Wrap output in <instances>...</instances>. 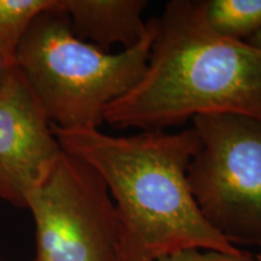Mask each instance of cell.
Returning <instances> with one entry per match:
<instances>
[{
	"instance_id": "3",
	"label": "cell",
	"mask_w": 261,
	"mask_h": 261,
	"mask_svg": "<svg viewBox=\"0 0 261 261\" xmlns=\"http://www.w3.org/2000/svg\"><path fill=\"white\" fill-rule=\"evenodd\" d=\"M148 24V34L137 46L104 51L77 38L67 16L54 6L31 24L15 67L52 125L62 129L99 128L106 108L129 92L145 73L154 19Z\"/></svg>"
},
{
	"instance_id": "5",
	"label": "cell",
	"mask_w": 261,
	"mask_h": 261,
	"mask_svg": "<svg viewBox=\"0 0 261 261\" xmlns=\"http://www.w3.org/2000/svg\"><path fill=\"white\" fill-rule=\"evenodd\" d=\"M37 261H120L115 205L96 169L64 150L25 198Z\"/></svg>"
},
{
	"instance_id": "10",
	"label": "cell",
	"mask_w": 261,
	"mask_h": 261,
	"mask_svg": "<svg viewBox=\"0 0 261 261\" xmlns=\"http://www.w3.org/2000/svg\"><path fill=\"white\" fill-rule=\"evenodd\" d=\"M159 261H257L256 256L243 252L240 254H226L215 250L189 249L171 255L163 256Z\"/></svg>"
},
{
	"instance_id": "13",
	"label": "cell",
	"mask_w": 261,
	"mask_h": 261,
	"mask_svg": "<svg viewBox=\"0 0 261 261\" xmlns=\"http://www.w3.org/2000/svg\"><path fill=\"white\" fill-rule=\"evenodd\" d=\"M256 260H257V261H261V254H259V255L256 256Z\"/></svg>"
},
{
	"instance_id": "15",
	"label": "cell",
	"mask_w": 261,
	"mask_h": 261,
	"mask_svg": "<svg viewBox=\"0 0 261 261\" xmlns=\"http://www.w3.org/2000/svg\"><path fill=\"white\" fill-rule=\"evenodd\" d=\"M33 261H37V260H35V259H34V260H33Z\"/></svg>"
},
{
	"instance_id": "7",
	"label": "cell",
	"mask_w": 261,
	"mask_h": 261,
	"mask_svg": "<svg viewBox=\"0 0 261 261\" xmlns=\"http://www.w3.org/2000/svg\"><path fill=\"white\" fill-rule=\"evenodd\" d=\"M148 5L146 0H56L55 8L67 16L77 38L109 51L114 45L128 50L145 38Z\"/></svg>"
},
{
	"instance_id": "6",
	"label": "cell",
	"mask_w": 261,
	"mask_h": 261,
	"mask_svg": "<svg viewBox=\"0 0 261 261\" xmlns=\"http://www.w3.org/2000/svg\"><path fill=\"white\" fill-rule=\"evenodd\" d=\"M62 150L37 96L12 67L0 84V197L25 208Z\"/></svg>"
},
{
	"instance_id": "11",
	"label": "cell",
	"mask_w": 261,
	"mask_h": 261,
	"mask_svg": "<svg viewBox=\"0 0 261 261\" xmlns=\"http://www.w3.org/2000/svg\"><path fill=\"white\" fill-rule=\"evenodd\" d=\"M246 42H248L249 45H253V46L261 48V31L257 32L256 34H254L253 37L247 39Z\"/></svg>"
},
{
	"instance_id": "1",
	"label": "cell",
	"mask_w": 261,
	"mask_h": 261,
	"mask_svg": "<svg viewBox=\"0 0 261 261\" xmlns=\"http://www.w3.org/2000/svg\"><path fill=\"white\" fill-rule=\"evenodd\" d=\"M52 130L65 152L106 182L119 219L120 261H159L189 249L243 252L208 224L191 194L187 171L200 146L192 127L130 136L54 125Z\"/></svg>"
},
{
	"instance_id": "4",
	"label": "cell",
	"mask_w": 261,
	"mask_h": 261,
	"mask_svg": "<svg viewBox=\"0 0 261 261\" xmlns=\"http://www.w3.org/2000/svg\"><path fill=\"white\" fill-rule=\"evenodd\" d=\"M191 127L200 146L187 177L198 210L234 247L261 249V121L213 114Z\"/></svg>"
},
{
	"instance_id": "14",
	"label": "cell",
	"mask_w": 261,
	"mask_h": 261,
	"mask_svg": "<svg viewBox=\"0 0 261 261\" xmlns=\"http://www.w3.org/2000/svg\"><path fill=\"white\" fill-rule=\"evenodd\" d=\"M0 261H4V260H3V259H0Z\"/></svg>"
},
{
	"instance_id": "2",
	"label": "cell",
	"mask_w": 261,
	"mask_h": 261,
	"mask_svg": "<svg viewBox=\"0 0 261 261\" xmlns=\"http://www.w3.org/2000/svg\"><path fill=\"white\" fill-rule=\"evenodd\" d=\"M152 19L145 73L106 108L104 122L142 132L213 114L261 121V48L213 31L198 2L172 0Z\"/></svg>"
},
{
	"instance_id": "8",
	"label": "cell",
	"mask_w": 261,
	"mask_h": 261,
	"mask_svg": "<svg viewBox=\"0 0 261 261\" xmlns=\"http://www.w3.org/2000/svg\"><path fill=\"white\" fill-rule=\"evenodd\" d=\"M210 27L226 38L246 41L261 31V0H202Z\"/></svg>"
},
{
	"instance_id": "9",
	"label": "cell",
	"mask_w": 261,
	"mask_h": 261,
	"mask_svg": "<svg viewBox=\"0 0 261 261\" xmlns=\"http://www.w3.org/2000/svg\"><path fill=\"white\" fill-rule=\"evenodd\" d=\"M56 0H0V60L15 67L17 51L34 19Z\"/></svg>"
},
{
	"instance_id": "12",
	"label": "cell",
	"mask_w": 261,
	"mask_h": 261,
	"mask_svg": "<svg viewBox=\"0 0 261 261\" xmlns=\"http://www.w3.org/2000/svg\"><path fill=\"white\" fill-rule=\"evenodd\" d=\"M12 67H8L4 62L0 60V84H2V81L4 80V77L6 76V74H8V71L11 69Z\"/></svg>"
}]
</instances>
